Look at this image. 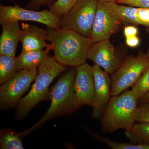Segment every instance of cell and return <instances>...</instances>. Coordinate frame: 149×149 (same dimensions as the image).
<instances>
[{
	"mask_svg": "<svg viewBox=\"0 0 149 149\" xmlns=\"http://www.w3.org/2000/svg\"><path fill=\"white\" fill-rule=\"evenodd\" d=\"M67 69L54 58L46 60L38 69V74L29 93L17 104L15 117L22 119L38 103L49 100V87L56 77Z\"/></svg>",
	"mask_w": 149,
	"mask_h": 149,
	"instance_id": "cell-4",
	"label": "cell"
},
{
	"mask_svg": "<svg viewBox=\"0 0 149 149\" xmlns=\"http://www.w3.org/2000/svg\"><path fill=\"white\" fill-rule=\"evenodd\" d=\"M98 2L105 3L116 2V0H96Z\"/></svg>",
	"mask_w": 149,
	"mask_h": 149,
	"instance_id": "cell-29",
	"label": "cell"
},
{
	"mask_svg": "<svg viewBox=\"0 0 149 149\" xmlns=\"http://www.w3.org/2000/svg\"><path fill=\"white\" fill-rule=\"evenodd\" d=\"M116 2L135 7L149 8V0H116Z\"/></svg>",
	"mask_w": 149,
	"mask_h": 149,
	"instance_id": "cell-24",
	"label": "cell"
},
{
	"mask_svg": "<svg viewBox=\"0 0 149 149\" xmlns=\"http://www.w3.org/2000/svg\"><path fill=\"white\" fill-rule=\"evenodd\" d=\"M19 71L16 58L0 54V84L8 81Z\"/></svg>",
	"mask_w": 149,
	"mask_h": 149,
	"instance_id": "cell-17",
	"label": "cell"
},
{
	"mask_svg": "<svg viewBox=\"0 0 149 149\" xmlns=\"http://www.w3.org/2000/svg\"><path fill=\"white\" fill-rule=\"evenodd\" d=\"M91 135L98 141L105 144L112 149H149V145L135 144L132 143H118L95 132H90Z\"/></svg>",
	"mask_w": 149,
	"mask_h": 149,
	"instance_id": "cell-18",
	"label": "cell"
},
{
	"mask_svg": "<svg viewBox=\"0 0 149 149\" xmlns=\"http://www.w3.org/2000/svg\"><path fill=\"white\" fill-rule=\"evenodd\" d=\"M57 0H29L27 8L32 10H37L43 6H49Z\"/></svg>",
	"mask_w": 149,
	"mask_h": 149,
	"instance_id": "cell-25",
	"label": "cell"
},
{
	"mask_svg": "<svg viewBox=\"0 0 149 149\" xmlns=\"http://www.w3.org/2000/svg\"><path fill=\"white\" fill-rule=\"evenodd\" d=\"M147 32H148V33L149 34V28H148V29H147Z\"/></svg>",
	"mask_w": 149,
	"mask_h": 149,
	"instance_id": "cell-30",
	"label": "cell"
},
{
	"mask_svg": "<svg viewBox=\"0 0 149 149\" xmlns=\"http://www.w3.org/2000/svg\"><path fill=\"white\" fill-rule=\"evenodd\" d=\"M140 40L137 36L125 38L126 45L130 48H135L140 44Z\"/></svg>",
	"mask_w": 149,
	"mask_h": 149,
	"instance_id": "cell-27",
	"label": "cell"
},
{
	"mask_svg": "<svg viewBox=\"0 0 149 149\" xmlns=\"http://www.w3.org/2000/svg\"><path fill=\"white\" fill-rule=\"evenodd\" d=\"M76 68H73L61 76L50 91V106L44 116L29 129L19 133L25 137L39 129L54 118L71 114L77 110L74 101V82Z\"/></svg>",
	"mask_w": 149,
	"mask_h": 149,
	"instance_id": "cell-2",
	"label": "cell"
},
{
	"mask_svg": "<svg viewBox=\"0 0 149 149\" xmlns=\"http://www.w3.org/2000/svg\"><path fill=\"white\" fill-rule=\"evenodd\" d=\"M61 18L50 10L37 11L24 8L16 3L14 6L0 5V24L20 21H33L48 27L59 29Z\"/></svg>",
	"mask_w": 149,
	"mask_h": 149,
	"instance_id": "cell-8",
	"label": "cell"
},
{
	"mask_svg": "<svg viewBox=\"0 0 149 149\" xmlns=\"http://www.w3.org/2000/svg\"><path fill=\"white\" fill-rule=\"evenodd\" d=\"M87 59L110 74L117 70L124 60L118 53L109 39L94 43L88 51Z\"/></svg>",
	"mask_w": 149,
	"mask_h": 149,
	"instance_id": "cell-11",
	"label": "cell"
},
{
	"mask_svg": "<svg viewBox=\"0 0 149 149\" xmlns=\"http://www.w3.org/2000/svg\"><path fill=\"white\" fill-rule=\"evenodd\" d=\"M1 25L2 32L0 37V54L15 57L22 31L19 22L2 23Z\"/></svg>",
	"mask_w": 149,
	"mask_h": 149,
	"instance_id": "cell-14",
	"label": "cell"
},
{
	"mask_svg": "<svg viewBox=\"0 0 149 149\" xmlns=\"http://www.w3.org/2000/svg\"><path fill=\"white\" fill-rule=\"evenodd\" d=\"M98 4L96 0H78L61 17L60 29L73 30L84 37H91Z\"/></svg>",
	"mask_w": 149,
	"mask_h": 149,
	"instance_id": "cell-6",
	"label": "cell"
},
{
	"mask_svg": "<svg viewBox=\"0 0 149 149\" xmlns=\"http://www.w3.org/2000/svg\"><path fill=\"white\" fill-rule=\"evenodd\" d=\"M93 74L95 84V97L91 116L94 119L101 117L111 97V78L100 67L94 64Z\"/></svg>",
	"mask_w": 149,
	"mask_h": 149,
	"instance_id": "cell-12",
	"label": "cell"
},
{
	"mask_svg": "<svg viewBox=\"0 0 149 149\" xmlns=\"http://www.w3.org/2000/svg\"><path fill=\"white\" fill-rule=\"evenodd\" d=\"M124 134L132 143L149 145V122H136Z\"/></svg>",
	"mask_w": 149,
	"mask_h": 149,
	"instance_id": "cell-16",
	"label": "cell"
},
{
	"mask_svg": "<svg viewBox=\"0 0 149 149\" xmlns=\"http://www.w3.org/2000/svg\"><path fill=\"white\" fill-rule=\"evenodd\" d=\"M78 0H57L49 6L51 12L61 18L75 5Z\"/></svg>",
	"mask_w": 149,
	"mask_h": 149,
	"instance_id": "cell-21",
	"label": "cell"
},
{
	"mask_svg": "<svg viewBox=\"0 0 149 149\" xmlns=\"http://www.w3.org/2000/svg\"><path fill=\"white\" fill-rule=\"evenodd\" d=\"M76 69L74 91L76 109L86 105L93 107L95 97L93 67L85 63L76 67Z\"/></svg>",
	"mask_w": 149,
	"mask_h": 149,
	"instance_id": "cell-10",
	"label": "cell"
},
{
	"mask_svg": "<svg viewBox=\"0 0 149 149\" xmlns=\"http://www.w3.org/2000/svg\"><path fill=\"white\" fill-rule=\"evenodd\" d=\"M1 1H2V0H1Z\"/></svg>",
	"mask_w": 149,
	"mask_h": 149,
	"instance_id": "cell-31",
	"label": "cell"
},
{
	"mask_svg": "<svg viewBox=\"0 0 149 149\" xmlns=\"http://www.w3.org/2000/svg\"><path fill=\"white\" fill-rule=\"evenodd\" d=\"M139 101L128 89L118 95L111 96L100 118L102 131L113 133L132 128L136 123Z\"/></svg>",
	"mask_w": 149,
	"mask_h": 149,
	"instance_id": "cell-3",
	"label": "cell"
},
{
	"mask_svg": "<svg viewBox=\"0 0 149 149\" xmlns=\"http://www.w3.org/2000/svg\"><path fill=\"white\" fill-rule=\"evenodd\" d=\"M135 120L136 122H149V102L138 106Z\"/></svg>",
	"mask_w": 149,
	"mask_h": 149,
	"instance_id": "cell-23",
	"label": "cell"
},
{
	"mask_svg": "<svg viewBox=\"0 0 149 149\" xmlns=\"http://www.w3.org/2000/svg\"><path fill=\"white\" fill-rule=\"evenodd\" d=\"M21 137L19 133L12 131H6L1 134L0 148L2 149H23Z\"/></svg>",
	"mask_w": 149,
	"mask_h": 149,
	"instance_id": "cell-20",
	"label": "cell"
},
{
	"mask_svg": "<svg viewBox=\"0 0 149 149\" xmlns=\"http://www.w3.org/2000/svg\"><path fill=\"white\" fill-rule=\"evenodd\" d=\"M123 24L122 20L111 10L98 2L90 38L95 43L109 40Z\"/></svg>",
	"mask_w": 149,
	"mask_h": 149,
	"instance_id": "cell-9",
	"label": "cell"
},
{
	"mask_svg": "<svg viewBox=\"0 0 149 149\" xmlns=\"http://www.w3.org/2000/svg\"><path fill=\"white\" fill-rule=\"evenodd\" d=\"M49 49L21 52L16 58L19 70L37 69L46 60L50 58Z\"/></svg>",
	"mask_w": 149,
	"mask_h": 149,
	"instance_id": "cell-15",
	"label": "cell"
},
{
	"mask_svg": "<svg viewBox=\"0 0 149 149\" xmlns=\"http://www.w3.org/2000/svg\"><path fill=\"white\" fill-rule=\"evenodd\" d=\"M47 30L54 58L59 63L77 67L86 63L88 51L95 43L91 38L69 29L48 27Z\"/></svg>",
	"mask_w": 149,
	"mask_h": 149,
	"instance_id": "cell-1",
	"label": "cell"
},
{
	"mask_svg": "<svg viewBox=\"0 0 149 149\" xmlns=\"http://www.w3.org/2000/svg\"><path fill=\"white\" fill-rule=\"evenodd\" d=\"M123 33L125 38L134 37L138 35L139 33V29L136 26L129 25L124 27Z\"/></svg>",
	"mask_w": 149,
	"mask_h": 149,
	"instance_id": "cell-26",
	"label": "cell"
},
{
	"mask_svg": "<svg viewBox=\"0 0 149 149\" xmlns=\"http://www.w3.org/2000/svg\"><path fill=\"white\" fill-rule=\"evenodd\" d=\"M149 65V50L139 51L136 56L124 59L111 78V97L118 95L132 87Z\"/></svg>",
	"mask_w": 149,
	"mask_h": 149,
	"instance_id": "cell-5",
	"label": "cell"
},
{
	"mask_svg": "<svg viewBox=\"0 0 149 149\" xmlns=\"http://www.w3.org/2000/svg\"><path fill=\"white\" fill-rule=\"evenodd\" d=\"M135 17L136 24L149 27V8L136 7Z\"/></svg>",
	"mask_w": 149,
	"mask_h": 149,
	"instance_id": "cell-22",
	"label": "cell"
},
{
	"mask_svg": "<svg viewBox=\"0 0 149 149\" xmlns=\"http://www.w3.org/2000/svg\"><path fill=\"white\" fill-rule=\"evenodd\" d=\"M130 91L133 95L139 100L149 93V65L133 85Z\"/></svg>",
	"mask_w": 149,
	"mask_h": 149,
	"instance_id": "cell-19",
	"label": "cell"
},
{
	"mask_svg": "<svg viewBox=\"0 0 149 149\" xmlns=\"http://www.w3.org/2000/svg\"><path fill=\"white\" fill-rule=\"evenodd\" d=\"M140 101L143 103L149 102V92L140 99Z\"/></svg>",
	"mask_w": 149,
	"mask_h": 149,
	"instance_id": "cell-28",
	"label": "cell"
},
{
	"mask_svg": "<svg viewBox=\"0 0 149 149\" xmlns=\"http://www.w3.org/2000/svg\"><path fill=\"white\" fill-rule=\"evenodd\" d=\"M20 41L22 44L21 52L39 50L44 49L52 50V46L48 45L47 30L35 25L25 23L22 24Z\"/></svg>",
	"mask_w": 149,
	"mask_h": 149,
	"instance_id": "cell-13",
	"label": "cell"
},
{
	"mask_svg": "<svg viewBox=\"0 0 149 149\" xmlns=\"http://www.w3.org/2000/svg\"><path fill=\"white\" fill-rule=\"evenodd\" d=\"M38 74L37 69L22 70L0 87V108L5 110L16 105Z\"/></svg>",
	"mask_w": 149,
	"mask_h": 149,
	"instance_id": "cell-7",
	"label": "cell"
}]
</instances>
